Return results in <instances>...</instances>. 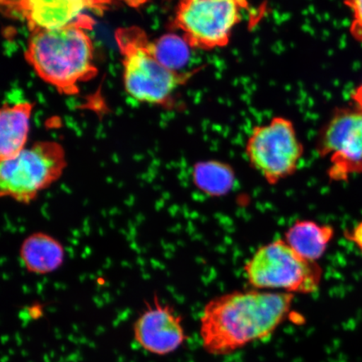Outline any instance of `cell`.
Instances as JSON below:
<instances>
[{
	"label": "cell",
	"mask_w": 362,
	"mask_h": 362,
	"mask_svg": "<svg viewBox=\"0 0 362 362\" xmlns=\"http://www.w3.org/2000/svg\"><path fill=\"white\" fill-rule=\"evenodd\" d=\"M30 102L4 104L0 117V160H7L19 155L26 148L31 113Z\"/></svg>",
	"instance_id": "cell-11"
},
{
	"label": "cell",
	"mask_w": 362,
	"mask_h": 362,
	"mask_svg": "<svg viewBox=\"0 0 362 362\" xmlns=\"http://www.w3.org/2000/svg\"><path fill=\"white\" fill-rule=\"evenodd\" d=\"M351 13L350 33L356 42L362 43V0H345Z\"/></svg>",
	"instance_id": "cell-16"
},
{
	"label": "cell",
	"mask_w": 362,
	"mask_h": 362,
	"mask_svg": "<svg viewBox=\"0 0 362 362\" xmlns=\"http://www.w3.org/2000/svg\"><path fill=\"white\" fill-rule=\"evenodd\" d=\"M152 302L146 304V310L135 320V341L151 354H171L187 339L182 316L169 305L162 304L156 296Z\"/></svg>",
	"instance_id": "cell-10"
},
{
	"label": "cell",
	"mask_w": 362,
	"mask_h": 362,
	"mask_svg": "<svg viewBox=\"0 0 362 362\" xmlns=\"http://www.w3.org/2000/svg\"><path fill=\"white\" fill-rule=\"evenodd\" d=\"M351 100L352 105L362 110V81L356 86L354 90L351 93Z\"/></svg>",
	"instance_id": "cell-18"
},
{
	"label": "cell",
	"mask_w": 362,
	"mask_h": 362,
	"mask_svg": "<svg viewBox=\"0 0 362 362\" xmlns=\"http://www.w3.org/2000/svg\"><path fill=\"white\" fill-rule=\"evenodd\" d=\"M251 166L269 185L291 177L298 170L304 155L291 120L276 117L269 124L255 127L246 144Z\"/></svg>",
	"instance_id": "cell-6"
},
{
	"label": "cell",
	"mask_w": 362,
	"mask_h": 362,
	"mask_svg": "<svg viewBox=\"0 0 362 362\" xmlns=\"http://www.w3.org/2000/svg\"><path fill=\"white\" fill-rule=\"evenodd\" d=\"M293 298L292 293L255 288L214 297L201 316L204 350L214 356L229 355L269 337L288 318Z\"/></svg>",
	"instance_id": "cell-1"
},
{
	"label": "cell",
	"mask_w": 362,
	"mask_h": 362,
	"mask_svg": "<svg viewBox=\"0 0 362 362\" xmlns=\"http://www.w3.org/2000/svg\"><path fill=\"white\" fill-rule=\"evenodd\" d=\"M115 40L123 62L125 89L139 102L169 106L172 95L196 72L181 74L162 65L146 31L139 27L117 29Z\"/></svg>",
	"instance_id": "cell-3"
},
{
	"label": "cell",
	"mask_w": 362,
	"mask_h": 362,
	"mask_svg": "<svg viewBox=\"0 0 362 362\" xmlns=\"http://www.w3.org/2000/svg\"><path fill=\"white\" fill-rule=\"evenodd\" d=\"M246 6L245 0H180L174 26L192 48L223 47Z\"/></svg>",
	"instance_id": "cell-7"
},
{
	"label": "cell",
	"mask_w": 362,
	"mask_h": 362,
	"mask_svg": "<svg viewBox=\"0 0 362 362\" xmlns=\"http://www.w3.org/2000/svg\"><path fill=\"white\" fill-rule=\"evenodd\" d=\"M334 236L333 226L310 220L294 221L284 235V241L304 259L317 262L325 255Z\"/></svg>",
	"instance_id": "cell-13"
},
{
	"label": "cell",
	"mask_w": 362,
	"mask_h": 362,
	"mask_svg": "<svg viewBox=\"0 0 362 362\" xmlns=\"http://www.w3.org/2000/svg\"><path fill=\"white\" fill-rule=\"evenodd\" d=\"M152 47L161 64L174 71L187 64L192 48L183 36L175 34L161 36L152 42Z\"/></svg>",
	"instance_id": "cell-15"
},
{
	"label": "cell",
	"mask_w": 362,
	"mask_h": 362,
	"mask_svg": "<svg viewBox=\"0 0 362 362\" xmlns=\"http://www.w3.org/2000/svg\"><path fill=\"white\" fill-rule=\"evenodd\" d=\"M244 274L252 288L293 294H310L320 288L323 269L304 259L278 239L260 247L245 266Z\"/></svg>",
	"instance_id": "cell-4"
},
{
	"label": "cell",
	"mask_w": 362,
	"mask_h": 362,
	"mask_svg": "<svg viewBox=\"0 0 362 362\" xmlns=\"http://www.w3.org/2000/svg\"><path fill=\"white\" fill-rule=\"evenodd\" d=\"M316 151L329 158L330 180L346 181L362 174V110L352 104L337 108L321 129Z\"/></svg>",
	"instance_id": "cell-8"
},
{
	"label": "cell",
	"mask_w": 362,
	"mask_h": 362,
	"mask_svg": "<svg viewBox=\"0 0 362 362\" xmlns=\"http://www.w3.org/2000/svg\"><path fill=\"white\" fill-rule=\"evenodd\" d=\"M93 26V18L84 15L62 28L31 33L25 52L27 62L59 93L78 94L81 84L98 74L89 35Z\"/></svg>",
	"instance_id": "cell-2"
},
{
	"label": "cell",
	"mask_w": 362,
	"mask_h": 362,
	"mask_svg": "<svg viewBox=\"0 0 362 362\" xmlns=\"http://www.w3.org/2000/svg\"><path fill=\"white\" fill-rule=\"evenodd\" d=\"M245 1H246V0H245Z\"/></svg>",
	"instance_id": "cell-19"
},
{
	"label": "cell",
	"mask_w": 362,
	"mask_h": 362,
	"mask_svg": "<svg viewBox=\"0 0 362 362\" xmlns=\"http://www.w3.org/2000/svg\"><path fill=\"white\" fill-rule=\"evenodd\" d=\"M115 0H1L8 18L24 22L31 33L62 28L87 15L103 13Z\"/></svg>",
	"instance_id": "cell-9"
},
{
	"label": "cell",
	"mask_w": 362,
	"mask_h": 362,
	"mask_svg": "<svg viewBox=\"0 0 362 362\" xmlns=\"http://www.w3.org/2000/svg\"><path fill=\"white\" fill-rule=\"evenodd\" d=\"M67 167L64 148L56 141H39L19 155L1 161L0 194L30 205L60 180Z\"/></svg>",
	"instance_id": "cell-5"
},
{
	"label": "cell",
	"mask_w": 362,
	"mask_h": 362,
	"mask_svg": "<svg viewBox=\"0 0 362 362\" xmlns=\"http://www.w3.org/2000/svg\"><path fill=\"white\" fill-rule=\"evenodd\" d=\"M345 237L348 241L354 243L362 252V221L352 230H346Z\"/></svg>",
	"instance_id": "cell-17"
},
{
	"label": "cell",
	"mask_w": 362,
	"mask_h": 362,
	"mask_svg": "<svg viewBox=\"0 0 362 362\" xmlns=\"http://www.w3.org/2000/svg\"><path fill=\"white\" fill-rule=\"evenodd\" d=\"M192 178L194 185L211 197H221L229 193L236 181L233 167L217 160L197 163L193 167Z\"/></svg>",
	"instance_id": "cell-14"
},
{
	"label": "cell",
	"mask_w": 362,
	"mask_h": 362,
	"mask_svg": "<svg viewBox=\"0 0 362 362\" xmlns=\"http://www.w3.org/2000/svg\"><path fill=\"white\" fill-rule=\"evenodd\" d=\"M65 249L60 241L44 233H35L22 243L20 257L23 265L31 274L54 273L65 260Z\"/></svg>",
	"instance_id": "cell-12"
}]
</instances>
